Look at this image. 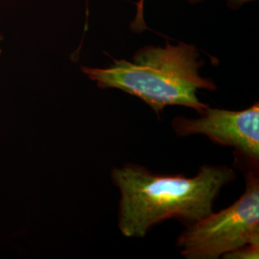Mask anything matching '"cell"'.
<instances>
[{
	"mask_svg": "<svg viewBox=\"0 0 259 259\" xmlns=\"http://www.w3.org/2000/svg\"><path fill=\"white\" fill-rule=\"evenodd\" d=\"M235 171L227 165L204 164L194 177L162 175L136 163L111 171L119 189L118 228L130 238H143L155 226L177 219L186 226L213 211L223 187L233 182Z\"/></svg>",
	"mask_w": 259,
	"mask_h": 259,
	"instance_id": "cell-1",
	"label": "cell"
},
{
	"mask_svg": "<svg viewBox=\"0 0 259 259\" xmlns=\"http://www.w3.org/2000/svg\"><path fill=\"white\" fill-rule=\"evenodd\" d=\"M194 45L166 41L164 47L146 46L132 58L112 59L108 67L82 68L83 73L100 89H115L136 96L157 113L168 106H183L198 113L208 105L202 102L199 91H216L211 79L200 74L204 61Z\"/></svg>",
	"mask_w": 259,
	"mask_h": 259,
	"instance_id": "cell-2",
	"label": "cell"
},
{
	"mask_svg": "<svg viewBox=\"0 0 259 259\" xmlns=\"http://www.w3.org/2000/svg\"><path fill=\"white\" fill-rule=\"evenodd\" d=\"M245 173L243 195L229 207L186 226L177 239L186 259H218L249 244L259 243L258 162L235 157Z\"/></svg>",
	"mask_w": 259,
	"mask_h": 259,
	"instance_id": "cell-3",
	"label": "cell"
},
{
	"mask_svg": "<svg viewBox=\"0 0 259 259\" xmlns=\"http://www.w3.org/2000/svg\"><path fill=\"white\" fill-rule=\"evenodd\" d=\"M197 118L176 116L172 129L179 137L204 135L215 144L234 149L235 157L259 162V103L243 111L209 106Z\"/></svg>",
	"mask_w": 259,
	"mask_h": 259,
	"instance_id": "cell-4",
	"label": "cell"
},
{
	"mask_svg": "<svg viewBox=\"0 0 259 259\" xmlns=\"http://www.w3.org/2000/svg\"><path fill=\"white\" fill-rule=\"evenodd\" d=\"M144 1L145 0H139L138 2L135 3L137 6V16L131 24V28L134 32H142L148 28L144 20V13H143ZM186 1L191 5H196V4L203 3L205 0H186Z\"/></svg>",
	"mask_w": 259,
	"mask_h": 259,
	"instance_id": "cell-5",
	"label": "cell"
},
{
	"mask_svg": "<svg viewBox=\"0 0 259 259\" xmlns=\"http://www.w3.org/2000/svg\"><path fill=\"white\" fill-rule=\"evenodd\" d=\"M258 254L259 243H255L243 246L237 250H232L231 252L223 255V258L257 259L259 257Z\"/></svg>",
	"mask_w": 259,
	"mask_h": 259,
	"instance_id": "cell-6",
	"label": "cell"
},
{
	"mask_svg": "<svg viewBox=\"0 0 259 259\" xmlns=\"http://www.w3.org/2000/svg\"><path fill=\"white\" fill-rule=\"evenodd\" d=\"M224 1H226L227 5L230 9L237 10L240 9L243 5L252 2V1H256V0H224Z\"/></svg>",
	"mask_w": 259,
	"mask_h": 259,
	"instance_id": "cell-7",
	"label": "cell"
}]
</instances>
